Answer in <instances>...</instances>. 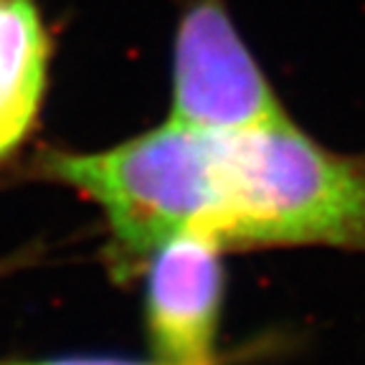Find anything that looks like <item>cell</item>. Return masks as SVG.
Listing matches in <instances>:
<instances>
[{"label":"cell","instance_id":"1","mask_svg":"<svg viewBox=\"0 0 365 365\" xmlns=\"http://www.w3.org/2000/svg\"><path fill=\"white\" fill-rule=\"evenodd\" d=\"M203 231L226 249L365 251V155L325 148L292 120L211 135Z\"/></svg>","mask_w":365,"mask_h":365},{"label":"cell","instance_id":"2","mask_svg":"<svg viewBox=\"0 0 365 365\" xmlns=\"http://www.w3.org/2000/svg\"><path fill=\"white\" fill-rule=\"evenodd\" d=\"M46 168L102 205L122 269L145 267L160 244L203 228L208 213L211 135L173 120L102 153H53Z\"/></svg>","mask_w":365,"mask_h":365},{"label":"cell","instance_id":"3","mask_svg":"<svg viewBox=\"0 0 365 365\" xmlns=\"http://www.w3.org/2000/svg\"><path fill=\"white\" fill-rule=\"evenodd\" d=\"M170 120L208 135L289 120L223 0H193L173 43Z\"/></svg>","mask_w":365,"mask_h":365},{"label":"cell","instance_id":"4","mask_svg":"<svg viewBox=\"0 0 365 365\" xmlns=\"http://www.w3.org/2000/svg\"><path fill=\"white\" fill-rule=\"evenodd\" d=\"M226 246L190 228L160 244L145 262V322L158 360L216 365V337L226 292Z\"/></svg>","mask_w":365,"mask_h":365},{"label":"cell","instance_id":"5","mask_svg":"<svg viewBox=\"0 0 365 365\" xmlns=\"http://www.w3.org/2000/svg\"><path fill=\"white\" fill-rule=\"evenodd\" d=\"M48 41L34 0H0V160L34 127Z\"/></svg>","mask_w":365,"mask_h":365},{"label":"cell","instance_id":"6","mask_svg":"<svg viewBox=\"0 0 365 365\" xmlns=\"http://www.w3.org/2000/svg\"><path fill=\"white\" fill-rule=\"evenodd\" d=\"M36 365H170L163 360L145 363V360H127V358H61V360H46Z\"/></svg>","mask_w":365,"mask_h":365}]
</instances>
